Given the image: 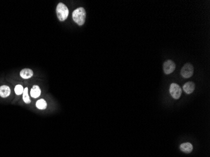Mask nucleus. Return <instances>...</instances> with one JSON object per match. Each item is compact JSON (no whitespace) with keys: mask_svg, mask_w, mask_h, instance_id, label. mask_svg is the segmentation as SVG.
<instances>
[{"mask_svg":"<svg viewBox=\"0 0 210 157\" xmlns=\"http://www.w3.org/2000/svg\"><path fill=\"white\" fill-rule=\"evenodd\" d=\"M86 17V10L82 7H79V8H77L73 13V20L74 21V22H76L79 26H82L85 23Z\"/></svg>","mask_w":210,"mask_h":157,"instance_id":"obj_1","label":"nucleus"},{"mask_svg":"<svg viewBox=\"0 0 210 157\" xmlns=\"http://www.w3.org/2000/svg\"><path fill=\"white\" fill-rule=\"evenodd\" d=\"M56 13H57V16L59 21H64L68 17L69 10L64 3H59L56 8Z\"/></svg>","mask_w":210,"mask_h":157,"instance_id":"obj_2","label":"nucleus"},{"mask_svg":"<svg viewBox=\"0 0 210 157\" xmlns=\"http://www.w3.org/2000/svg\"><path fill=\"white\" fill-rule=\"evenodd\" d=\"M194 68L192 64L187 63L183 67L181 71V74L184 78H190L193 75Z\"/></svg>","mask_w":210,"mask_h":157,"instance_id":"obj_3","label":"nucleus"},{"mask_svg":"<svg viewBox=\"0 0 210 157\" xmlns=\"http://www.w3.org/2000/svg\"><path fill=\"white\" fill-rule=\"evenodd\" d=\"M169 92L171 96L175 99H179L182 94V90L181 87L176 83L171 84L169 89Z\"/></svg>","mask_w":210,"mask_h":157,"instance_id":"obj_4","label":"nucleus"},{"mask_svg":"<svg viewBox=\"0 0 210 157\" xmlns=\"http://www.w3.org/2000/svg\"><path fill=\"white\" fill-rule=\"evenodd\" d=\"M163 69L165 74H170L176 69V63L171 60H168L164 63Z\"/></svg>","mask_w":210,"mask_h":157,"instance_id":"obj_5","label":"nucleus"},{"mask_svg":"<svg viewBox=\"0 0 210 157\" xmlns=\"http://www.w3.org/2000/svg\"><path fill=\"white\" fill-rule=\"evenodd\" d=\"M11 94L10 88L8 85H2L0 87V96L3 98H6L8 97Z\"/></svg>","mask_w":210,"mask_h":157,"instance_id":"obj_6","label":"nucleus"},{"mask_svg":"<svg viewBox=\"0 0 210 157\" xmlns=\"http://www.w3.org/2000/svg\"><path fill=\"white\" fill-rule=\"evenodd\" d=\"M20 75L23 78L28 79V78H30L33 76V72L30 69H23L20 71Z\"/></svg>","mask_w":210,"mask_h":157,"instance_id":"obj_7","label":"nucleus"},{"mask_svg":"<svg viewBox=\"0 0 210 157\" xmlns=\"http://www.w3.org/2000/svg\"><path fill=\"white\" fill-rule=\"evenodd\" d=\"M183 89L186 94H190L195 89V84L193 82H187L184 85Z\"/></svg>","mask_w":210,"mask_h":157,"instance_id":"obj_8","label":"nucleus"},{"mask_svg":"<svg viewBox=\"0 0 210 157\" xmlns=\"http://www.w3.org/2000/svg\"><path fill=\"white\" fill-rule=\"evenodd\" d=\"M180 149L186 153H190L193 151V146L190 143H184L180 145Z\"/></svg>","mask_w":210,"mask_h":157,"instance_id":"obj_9","label":"nucleus"},{"mask_svg":"<svg viewBox=\"0 0 210 157\" xmlns=\"http://www.w3.org/2000/svg\"><path fill=\"white\" fill-rule=\"evenodd\" d=\"M41 94V90L38 85H33L30 91V96L33 98H37Z\"/></svg>","mask_w":210,"mask_h":157,"instance_id":"obj_10","label":"nucleus"},{"mask_svg":"<svg viewBox=\"0 0 210 157\" xmlns=\"http://www.w3.org/2000/svg\"><path fill=\"white\" fill-rule=\"evenodd\" d=\"M47 102L44 99H40L38 100L36 103V107L39 109H42V110L45 109L47 108Z\"/></svg>","mask_w":210,"mask_h":157,"instance_id":"obj_11","label":"nucleus"},{"mask_svg":"<svg viewBox=\"0 0 210 157\" xmlns=\"http://www.w3.org/2000/svg\"><path fill=\"white\" fill-rule=\"evenodd\" d=\"M28 90H29L28 89V88H25L24 89L23 92V101L26 104H29L31 103V100H30V98L29 97Z\"/></svg>","mask_w":210,"mask_h":157,"instance_id":"obj_12","label":"nucleus"},{"mask_svg":"<svg viewBox=\"0 0 210 157\" xmlns=\"http://www.w3.org/2000/svg\"><path fill=\"white\" fill-rule=\"evenodd\" d=\"M23 90L24 89L22 85L20 84L17 85L15 88V92L17 95H21L22 94H23Z\"/></svg>","mask_w":210,"mask_h":157,"instance_id":"obj_13","label":"nucleus"}]
</instances>
